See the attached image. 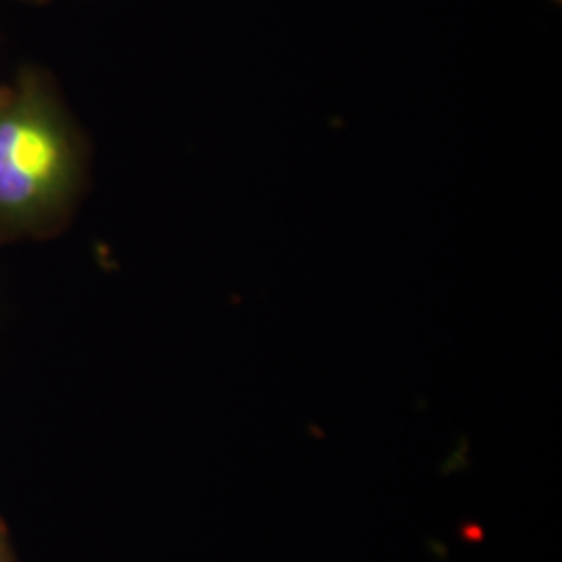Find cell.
<instances>
[{
	"mask_svg": "<svg viewBox=\"0 0 562 562\" xmlns=\"http://www.w3.org/2000/svg\"><path fill=\"white\" fill-rule=\"evenodd\" d=\"M90 183V144L41 67H23L0 102V246L53 240Z\"/></svg>",
	"mask_w": 562,
	"mask_h": 562,
	"instance_id": "6da1fadb",
	"label": "cell"
},
{
	"mask_svg": "<svg viewBox=\"0 0 562 562\" xmlns=\"http://www.w3.org/2000/svg\"><path fill=\"white\" fill-rule=\"evenodd\" d=\"M4 94H7V83H0V102L4 99Z\"/></svg>",
	"mask_w": 562,
	"mask_h": 562,
	"instance_id": "3957f363",
	"label": "cell"
},
{
	"mask_svg": "<svg viewBox=\"0 0 562 562\" xmlns=\"http://www.w3.org/2000/svg\"><path fill=\"white\" fill-rule=\"evenodd\" d=\"M23 2H32V4H46V2H53V0H23Z\"/></svg>",
	"mask_w": 562,
	"mask_h": 562,
	"instance_id": "277c9868",
	"label": "cell"
},
{
	"mask_svg": "<svg viewBox=\"0 0 562 562\" xmlns=\"http://www.w3.org/2000/svg\"><path fill=\"white\" fill-rule=\"evenodd\" d=\"M0 562H15L11 543H9V536H7V529H4L2 521H0Z\"/></svg>",
	"mask_w": 562,
	"mask_h": 562,
	"instance_id": "7a4b0ae2",
	"label": "cell"
}]
</instances>
